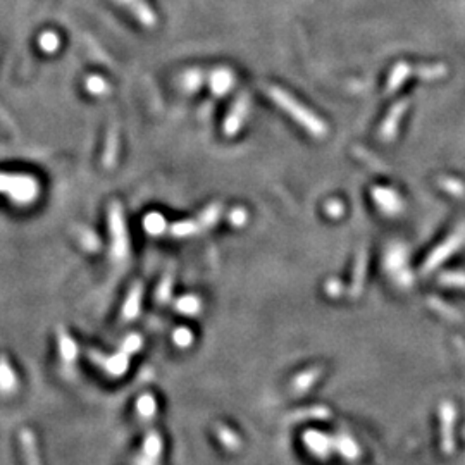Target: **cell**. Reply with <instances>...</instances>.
<instances>
[{"label":"cell","mask_w":465,"mask_h":465,"mask_svg":"<svg viewBox=\"0 0 465 465\" xmlns=\"http://www.w3.org/2000/svg\"><path fill=\"white\" fill-rule=\"evenodd\" d=\"M235 85V73L230 68H217L209 76V87L214 95H226Z\"/></svg>","instance_id":"8992f818"},{"label":"cell","mask_w":465,"mask_h":465,"mask_svg":"<svg viewBox=\"0 0 465 465\" xmlns=\"http://www.w3.org/2000/svg\"><path fill=\"white\" fill-rule=\"evenodd\" d=\"M221 214H223V207H221L219 204H212L209 205L207 209H204V212H200L195 219H186L170 224L169 232L173 236H176V238L200 235L202 231H207L209 228L214 226L217 221H219Z\"/></svg>","instance_id":"3957f363"},{"label":"cell","mask_w":465,"mask_h":465,"mask_svg":"<svg viewBox=\"0 0 465 465\" xmlns=\"http://www.w3.org/2000/svg\"><path fill=\"white\" fill-rule=\"evenodd\" d=\"M108 232H111V254L116 261H124L130 254V236H128L126 221L123 207L114 202L108 207Z\"/></svg>","instance_id":"7a4b0ae2"},{"label":"cell","mask_w":465,"mask_h":465,"mask_svg":"<svg viewBox=\"0 0 465 465\" xmlns=\"http://www.w3.org/2000/svg\"><path fill=\"white\" fill-rule=\"evenodd\" d=\"M170 293H173V278L166 276L164 279H162V283L159 285V288H157V300L168 302Z\"/></svg>","instance_id":"4fadbf2b"},{"label":"cell","mask_w":465,"mask_h":465,"mask_svg":"<svg viewBox=\"0 0 465 465\" xmlns=\"http://www.w3.org/2000/svg\"><path fill=\"white\" fill-rule=\"evenodd\" d=\"M116 2L130 11L137 18L140 25L147 26V28H154L157 25V16H155L154 9L149 6L147 0H116Z\"/></svg>","instance_id":"5b68a950"},{"label":"cell","mask_w":465,"mask_h":465,"mask_svg":"<svg viewBox=\"0 0 465 465\" xmlns=\"http://www.w3.org/2000/svg\"><path fill=\"white\" fill-rule=\"evenodd\" d=\"M174 341H176V343H180V345H188L190 341H192V331H188V329L186 328H181V329H178L176 333H174Z\"/></svg>","instance_id":"9a60e30c"},{"label":"cell","mask_w":465,"mask_h":465,"mask_svg":"<svg viewBox=\"0 0 465 465\" xmlns=\"http://www.w3.org/2000/svg\"><path fill=\"white\" fill-rule=\"evenodd\" d=\"M202 307V302L199 297L195 294H185V297H180L176 300V309L180 312L186 314V316H192V314H197Z\"/></svg>","instance_id":"30bf717a"},{"label":"cell","mask_w":465,"mask_h":465,"mask_svg":"<svg viewBox=\"0 0 465 465\" xmlns=\"http://www.w3.org/2000/svg\"><path fill=\"white\" fill-rule=\"evenodd\" d=\"M142 298H143V286L138 283V285H135L133 288L130 290L126 300H124V305H123L124 319L130 321V319H135V317L138 316L140 307H142Z\"/></svg>","instance_id":"52a82bcc"},{"label":"cell","mask_w":465,"mask_h":465,"mask_svg":"<svg viewBox=\"0 0 465 465\" xmlns=\"http://www.w3.org/2000/svg\"><path fill=\"white\" fill-rule=\"evenodd\" d=\"M143 228H145L147 232L157 236L166 231L168 223H166L164 216L162 214H159V212H150V214H147L145 219H143Z\"/></svg>","instance_id":"ba28073f"},{"label":"cell","mask_w":465,"mask_h":465,"mask_svg":"<svg viewBox=\"0 0 465 465\" xmlns=\"http://www.w3.org/2000/svg\"><path fill=\"white\" fill-rule=\"evenodd\" d=\"M248 107H250L248 95L247 93H242V95L236 99V102L232 104L230 112H228L226 119H224L223 131L226 137H232V135H236L240 130H242L243 123H245V119L248 116Z\"/></svg>","instance_id":"277c9868"},{"label":"cell","mask_w":465,"mask_h":465,"mask_svg":"<svg viewBox=\"0 0 465 465\" xmlns=\"http://www.w3.org/2000/svg\"><path fill=\"white\" fill-rule=\"evenodd\" d=\"M85 87H87V90L90 92L92 95H106L108 92V83L99 75L88 76L87 80H85Z\"/></svg>","instance_id":"8fae6325"},{"label":"cell","mask_w":465,"mask_h":465,"mask_svg":"<svg viewBox=\"0 0 465 465\" xmlns=\"http://www.w3.org/2000/svg\"><path fill=\"white\" fill-rule=\"evenodd\" d=\"M181 83H183L186 90H197V88H200V85L204 83V73H202L200 69H190V71H186L183 78H181Z\"/></svg>","instance_id":"7c38bea8"},{"label":"cell","mask_w":465,"mask_h":465,"mask_svg":"<svg viewBox=\"0 0 465 465\" xmlns=\"http://www.w3.org/2000/svg\"><path fill=\"white\" fill-rule=\"evenodd\" d=\"M0 193L16 205H31L40 197V183L31 174L0 173Z\"/></svg>","instance_id":"6da1fadb"},{"label":"cell","mask_w":465,"mask_h":465,"mask_svg":"<svg viewBox=\"0 0 465 465\" xmlns=\"http://www.w3.org/2000/svg\"><path fill=\"white\" fill-rule=\"evenodd\" d=\"M38 46H40L42 52L45 54L57 52L61 46V37L56 33V31L46 30L40 35V38H38Z\"/></svg>","instance_id":"9c48e42d"},{"label":"cell","mask_w":465,"mask_h":465,"mask_svg":"<svg viewBox=\"0 0 465 465\" xmlns=\"http://www.w3.org/2000/svg\"><path fill=\"white\" fill-rule=\"evenodd\" d=\"M230 221L235 226H243L247 221V212L245 209H235V211L230 212Z\"/></svg>","instance_id":"5bb4252c"}]
</instances>
